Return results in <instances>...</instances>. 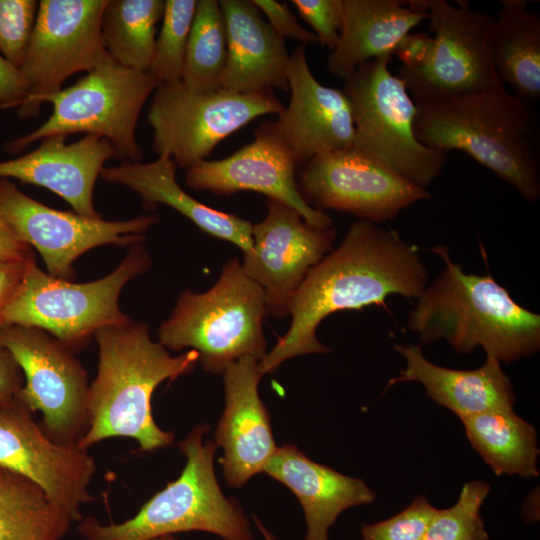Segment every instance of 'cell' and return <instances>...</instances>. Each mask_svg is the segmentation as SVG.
<instances>
[{
	"label": "cell",
	"instance_id": "obj_3",
	"mask_svg": "<svg viewBox=\"0 0 540 540\" xmlns=\"http://www.w3.org/2000/svg\"><path fill=\"white\" fill-rule=\"evenodd\" d=\"M97 374L88 392L89 427L78 442L88 449L112 437L135 439L139 451L171 445L174 433L159 428L152 416L151 399L164 381L193 372L198 353L188 350L172 356L152 340L147 324L130 318L99 329Z\"/></svg>",
	"mask_w": 540,
	"mask_h": 540
},
{
	"label": "cell",
	"instance_id": "obj_29",
	"mask_svg": "<svg viewBox=\"0 0 540 540\" xmlns=\"http://www.w3.org/2000/svg\"><path fill=\"white\" fill-rule=\"evenodd\" d=\"M72 522L38 485L0 468V540H61Z\"/></svg>",
	"mask_w": 540,
	"mask_h": 540
},
{
	"label": "cell",
	"instance_id": "obj_15",
	"mask_svg": "<svg viewBox=\"0 0 540 540\" xmlns=\"http://www.w3.org/2000/svg\"><path fill=\"white\" fill-rule=\"evenodd\" d=\"M0 215L17 236L35 248L47 273L71 281L74 261L86 251L106 244L131 246L143 242L145 232L158 221L154 214L108 221L50 208L0 177Z\"/></svg>",
	"mask_w": 540,
	"mask_h": 540
},
{
	"label": "cell",
	"instance_id": "obj_39",
	"mask_svg": "<svg viewBox=\"0 0 540 540\" xmlns=\"http://www.w3.org/2000/svg\"><path fill=\"white\" fill-rule=\"evenodd\" d=\"M27 96V84L19 68L0 54V108H19Z\"/></svg>",
	"mask_w": 540,
	"mask_h": 540
},
{
	"label": "cell",
	"instance_id": "obj_24",
	"mask_svg": "<svg viewBox=\"0 0 540 540\" xmlns=\"http://www.w3.org/2000/svg\"><path fill=\"white\" fill-rule=\"evenodd\" d=\"M394 349L404 357L406 366L388 381L385 390L400 382H419L430 399L460 419L514 407L512 383L494 358L486 357L484 364L473 370H457L430 362L419 345L397 344Z\"/></svg>",
	"mask_w": 540,
	"mask_h": 540
},
{
	"label": "cell",
	"instance_id": "obj_18",
	"mask_svg": "<svg viewBox=\"0 0 540 540\" xmlns=\"http://www.w3.org/2000/svg\"><path fill=\"white\" fill-rule=\"evenodd\" d=\"M253 140L221 160H204L187 169L185 182L197 191L231 195L254 191L280 201L296 211L312 227H332V219L310 206L297 183V163L276 121H264Z\"/></svg>",
	"mask_w": 540,
	"mask_h": 540
},
{
	"label": "cell",
	"instance_id": "obj_40",
	"mask_svg": "<svg viewBox=\"0 0 540 540\" xmlns=\"http://www.w3.org/2000/svg\"><path fill=\"white\" fill-rule=\"evenodd\" d=\"M24 384V376L12 354L0 346V407L17 399Z\"/></svg>",
	"mask_w": 540,
	"mask_h": 540
},
{
	"label": "cell",
	"instance_id": "obj_1",
	"mask_svg": "<svg viewBox=\"0 0 540 540\" xmlns=\"http://www.w3.org/2000/svg\"><path fill=\"white\" fill-rule=\"evenodd\" d=\"M427 283L428 271L416 245L393 229L354 221L339 246L308 272L293 295L289 329L259 361L261 373H273L293 357L329 352L316 331L330 314L370 305L387 309L389 295L416 299Z\"/></svg>",
	"mask_w": 540,
	"mask_h": 540
},
{
	"label": "cell",
	"instance_id": "obj_16",
	"mask_svg": "<svg viewBox=\"0 0 540 540\" xmlns=\"http://www.w3.org/2000/svg\"><path fill=\"white\" fill-rule=\"evenodd\" d=\"M18 399L0 407V468L38 485L47 497L80 521L93 500L88 486L96 463L88 449L52 440Z\"/></svg>",
	"mask_w": 540,
	"mask_h": 540
},
{
	"label": "cell",
	"instance_id": "obj_35",
	"mask_svg": "<svg viewBox=\"0 0 540 540\" xmlns=\"http://www.w3.org/2000/svg\"><path fill=\"white\" fill-rule=\"evenodd\" d=\"M436 510L425 495H419L396 515L363 525L362 540H422Z\"/></svg>",
	"mask_w": 540,
	"mask_h": 540
},
{
	"label": "cell",
	"instance_id": "obj_14",
	"mask_svg": "<svg viewBox=\"0 0 540 540\" xmlns=\"http://www.w3.org/2000/svg\"><path fill=\"white\" fill-rule=\"evenodd\" d=\"M299 191L313 208L381 223L431 198L377 157L354 146L320 153L300 166Z\"/></svg>",
	"mask_w": 540,
	"mask_h": 540
},
{
	"label": "cell",
	"instance_id": "obj_20",
	"mask_svg": "<svg viewBox=\"0 0 540 540\" xmlns=\"http://www.w3.org/2000/svg\"><path fill=\"white\" fill-rule=\"evenodd\" d=\"M259 360L243 357L223 372L226 405L215 431L224 451L220 464L228 485L242 487L262 472L277 447L269 412L259 397Z\"/></svg>",
	"mask_w": 540,
	"mask_h": 540
},
{
	"label": "cell",
	"instance_id": "obj_5",
	"mask_svg": "<svg viewBox=\"0 0 540 540\" xmlns=\"http://www.w3.org/2000/svg\"><path fill=\"white\" fill-rule=\"evenodd\" d=\"M207 425L195 426L178 443L186 464L180 476L121 523L82 518L77 530L84 540H152L180 532L203 531L223 540H253L251 525L239 503L226 498L215 477L216 444L203 442Z\"/></svg>",
	"mask_w": 540,
	"mask_h": 540
},
{
	"label": "cell",
	"instance_id": "obj_42",
	"mask_svg": "<svg viewBox=\"0 0 540 540\" xmlns=\"http://www.w3.org/2000/svg\"><path fill=\"white\" fill-rule=\"evenodd\" d=\"M31 259L25 261H0V311L16 292L24 276L26 266Z\"/></svg>",
	"mask_w": 540,
	"mask_h": 540
},
{
	"label": "cell",
	"instance_id": "obj_36",
	"mask_svg": "<svg viewBox=\"0 0 540 540\" xmlns=\"http://www.w3.org/2000/svg\"><path fill=\"white\" fill-rule=\"evenodd\" d=\"M300 16L312 27L318 44L332 51L343 23V0H292Z\"/></svg>",
	"mask_w": 540,
	"mask_h": 540
},
{
	"label": "cell",
	"instance_id": "obj_8",
	"mask_svg": "<svg viewBox=\"0 0 540 540\" xmlns=\"http://www.w3.org/2000/svg\"><path fill=\"white\" fill-rule=\"evenodd\" d=\"M158 85L149 72L113 60L103 63L72 86L46 95L42 102L52 104L50 117L34 131L9 142L7 150L19 152L54 135L86 133L107 139L115 157L140 162L143 151L136 141V126Z\"/></svg>",
	"mask_w": 540,
	"mask_h": 540
},
{
	"label": "cell",
	"instance_id": "obj_44",
	"mask_svg": "<svg viewBox=\"0 0 540 540\" xmlns=\"http://www.w3.org/2000/svg\"><path fill=\"white\" fill-rule=\"evenodd\" d=\"M152 540H179V539L174 535H165V536L157 537V538L152 539Z\"/></svg>",
	"mask_w": 540,
	"mask_h": 540
},
{
	"label": "cell",
	"instance_id": "obj_22",
	"mask_svg": "<svg viewBox=\"0 0 540 540\" xmlns=\"http://www.w3.org/2000/svg\"><path fill=\"white\" fill-rule=\"evenodd\" d=\"M227 39V63L221 89L256 93L288 91L289 54L253 0H221Z\"/></svg>",
	"mask_w": 540,
	"mask_h": 540
},
{
	"label": "cell",
	"instance_id": "obj_23",
	"mask_svg": "<svg viewBox=\"0 0 540 540\" xmlns=\"http://www.w3.org/2000/svg\"><path fill=\"white\" fill-rule=\"evenodd\" d=\"M262 472L299 500L307 527L305 540H329V530L343 511L369 505L376 498L362 479L314 462L294 445L277 448Z\"/></svg>",
	"mask_w": 540,
	"mask_h": 540
},
{
	"label": "cell",
	"instance_id": "obj_17",
	"mask_svg": "<svg viewBox=\"0 0 540 540\" xmlns=\"http://www.w3.org/2000/svg\"><path fill=\"white\" fill-rule=\"evenodd\" d=\"M263 220L252 224V249L244 254L242 269L264 291L267 314L289 315L293 295L331 250L335 228L317 229L292 207L267 198Z\"/></svg>",
	"mask_w": 540,
	"mask_h": 540
},
{
	"label": "cell",
	"instance_id": "obj_38",
	"mask_svg": "<svg viewBox=\"0 0 540 540\" xmlns=\"http://www.w3.org/2000/svg\"><path fill=\"white\" fill-rule=\"evenodd\" d=\"M434 47L433 36L426 33H408L394 48L395 55L402 63L401 68L420 69L429 62Z\"/></svg>",
	"mask_w": 540,
	"mask_h": 540
},
{
	"label": "cell",
	"instance_id": "obj_10",
	"mask_svg": "<svg viewBox=\"0 0 540 540\" xmlns=\"http://www.w3.org/2000/svg\"><path fill=\"white\" fill-rule=\"evenodd\" d=\"M283 109L273 91L200 93L180 81L157 86L147 121L155 153L188 169L206 160L218 143L243 126L264 115H280Z\"/></svg>",
	"mask_w": 540,
	"mask_h": 540
},
{
	"label": "cell",
	"instance_id": "obj_21",
	"mask_svg": "<svg viewBox=\"0 0 540 540\" xmlns=\"http://www.w3.org/2000/svg\"><path fill=\"white\" fill-rule=\"evenodd\" d=\"M66 137H46L33 151L0 162V177L44 187L68 202L76 213L101 217L94 208L93 191L105 163L115 157L112 146L97 135H85L70 144Z\"/></svg>",
	"mask_w": 540,
	"mask_h": 540
},
{
	"label": "cell",
	"instance_id": "obj_11",
	"mask_svg": "<svg viewBox=\"0 0 540 540\" xmlns=\"http://www.w3.org/2000/svg\"><path fill=\"white\" fill-rule=\"evenodd\" d=\"M0 346L14 357L24 376L17 395L54 441L78 444L89 427L87 373L74 352L48 332L30 326H0Z\"/></svg>",
	"mask_w": 540,
	"mask_h": 540
},
{
	"label": "cell",
	"instance_id": "obj_25",
	"mask_svg": "<svg viewBox=\"0 0 540 540\" xmlns=\"http://www.w3.org/2000/svg\"><path fill=\"white\" fill-rule=\"evenodd\" d=\"M176 164L168 156H158L152 162L123 161L113 167H104L103 180L123 185L140 198L147 211L158 205L169 206L192 221L205 233L231 242L243 254L252 249V223L235 214L223 212L198 201L177 182Z\"/></svg>",
	"mask_w": 540,
	"mask_h": 540
},
{
	"label": "cell",
	"instance_id": "obj_6",
	"mask_svg": "<svg viewBox=\"0 0 540 540\" xmlns=\"http://www.w3.org/2000/svg\"><path fill=\"white\" fill-rule=\"evenodd\" d=\"M267 315L263 289L241 263L229 259L207 291H183L159 327V341L168 351L189 348L210 373L223 374L243 357L261 360L267 354L263 319Z\"/></svg>",
	"mask_w": 540,
	"mask_h": 540
},
{
	"label": "cell",
	"instance_id": "obj_37",
	"mask_svg": "<svg viewBox=\"0 0 540 540\" xmlns=\"http://www.w3.org/2000/svg\"><path fill=\"white\" fill-rule=\"evenodd\" d=\"M253 2L281 38L296 40L303 46L318 43L313 32L304 29L299 24L286 2L281 3L274 0H253Z\"/></svg>",
	"mask_w": 540,
	"mask_h": 540
},
{
	"label": "cell",
	"instance_id": "obj_9",
	"mask_svg": "<svg viewBox=\"0 0 540 540\" xmlns=\"http://www.w3.org/2000/svg\"><path fill=\"white\" fill-rule=\"evenodd\" d=\"M391 56L369 60L344 80L355 126L354 147L427 190L441 174L447 155L418 141L417 107L405 83L389 68Z\"/></svg>",
	"mask_w": 540,
	"mask_h": 540
},
{
	"label": "cell",
	"instance_id": "obj_43",
	"mask_svg": "<svg viewBox=\"0 0 540 540\" xmlns=\"http://www.w3.org/2000/svg\"><path fill=\"white\" fill-rule=\"evenodd\" d=\"M254 522L258 530L261 532L264 540H276L272 532H270L257 517H254Z\"/></svg>",
	"mask_w": 540,
	"mask_h": 540
},
{
	"label": "cell",
	"instance_id": "obj_32",
	"mask_svg": "<svg viewBox=\"0 0 540 540\" xmlns=\"http://www.w3.org/2000/svg\"><path fill=\"white\" fill-rule=\"evenodd\" d=\"M197 0H166L149 73L159 84L182 79L185 53Z\"/></svg>",
	"mask_w": 540,
	"mask_h": 540
},
{
	"label": "cell",
	"instance_id": "obj_4",
	"mask_svg": "<svg viewBox=\"0 0 540 540\" xmlns=\"http://www.w3.org/2000/svg\"><path fill=\"white\" fill-rule=\"evenodd\" d=\"M432 251L445 267L416 298L407 325L422 343L444 340L463 354L481 346L486 357L504 363L539 350L538 314L516 303L491 275L465 273L446 246Z\"/></svg>",
	"mask_w": 540,
	"mask_h": 540
},
{
	"label": "cell",
	"instance_id": "obj_19",
	"mask_svg": "<svg viewBox=\"0 0 540 540\" xmlns=\"http://www.w3.org/2000/svg\"><path fill=\"white\" fill-rule=\"evenodd\" d=\"M290 101L276 121L298 167L316 155L352 147L355 126L342 90L321 84L308 65L305 46L289 54L286 68Z\"/></svg>",
	"mask_w": 540,
	"mask_h": 540
},
{
	"label": "cell",
	"instance_id": "obj_28",
	"mask_svg": "<svg viewBox=\"0 0 540 540\" xmlns=\"http://www.w3.org/2000/svg\"><path fill=\"white\" fill-rule=\"evenodd\" d=\"M460 420L472 448L495 475L538 477L536 430L513 409L487 411Z\"/></svg>",
	"mask_w": 540,
	"mask_h": 540
},
{
	"label": "cell",
	"instance_id": "obj_7",
	"mask_svg": "<svg viewBox=\"0 0 540 540\" xmlns=\"http://www.w3.org/2000/svg\"><path fill=\"white\" fill-rule=\"evenodd\" d=\"M150 265V255L140 242L129 247L121 263L107 276L73 283L44 272L33 258L13 297L0 311V326L42 329L75 352L99 329L129 319L119 307V296L124 286Z\"/></svg>",
	"mask_w": 540,
	"mask_h": 540
},
{
	"label": "cell",
	"instance_id": "obj_33",
	"mask_svg": "<svg viewBox=\"0 0 540 540\" xmlns=\"http://www.w3.org/2000/svg\"><path fill=\"white\" fill-rule=\"evenodd\" d=\"M489 491L485 481L466 482L453 506L436 510L422 540H489L480 514Z\"/></svg>",
	"mask_w": 540,
	"mask_h": 540
},
{
	"label": "cell",
	"instance_id": "obj_12",
	"mask_svg": "<svg viewBox=\"0 0 540 540\" xmlns=\"http://www.w3.org/2000/svg\"><path fill=\"white\" fill-rule=\"evenodd\" d=\"M424 0L429 29L434 33L432 56L426 66L399 67L415 104L435 101L503 85L491 57L492 14L458 1Z\"/></svg>",
	"mask_w": 540,
	"mask_h": 540
},
{
	"label": "cell",
	"instance_id": "obj_26",
	"mask_svg": "<svg viewBox=\"0 0 540 540\" xmlns=\"http://www.w3.org/2000/svg\"><path fill=\"white\" fill-rule=\"evenodd\" d=\"M427 19V11L412 1L343 0L342 28L328 56V71L345 80L361 64L392 56L398 42Z\"/></svg>",
	"mask_w": 540,
	"mask_h": 540
},
{
	"label": "cell",
	"instance_id": "obj_34",
	"mask_svg": "<svg viewBox=\"0 0 540 540\" xmlns=\"http://www.w3.org/2000/svg\"><path fill=\"white\" fill-rule=\"evenodd\" d=\"M38 7L36 0H0V52L17 68L24 62Z\"/></svg>",
	"mask_w": 540,
	"mask_h": 540
},
{
	"label": "cell",
	"instance_id": "obj_31",
	"mask_svg": "<svg viewBox=\"0 0 540 540\" xmlns=\"http://www.w3.org/2000/svg\"><path fill=\"white\" fill-rule=\"evenodd\" d=\"M226 63V30L219 1L197 0L181 82L194 92L218 91Z\"/></svg>",
	"mask_w": 540,
	"mask_h": 540
},
{
	"label": "cell",
	"instance_id": "obj_30",
	"mask_svg": "<svg viewBox=\"0 0 540 540\" xmlns=\"http://www.w3.org/2000/svg\"><path fill=\"white\" fill-rule=\"evenodd\" d=\"M164 9V0H108L101 18V34L112 60L148 72L154 56L156 25Z\"/></svg>",
	"mask_w": 540,
	"mask_h": 540
},
{
	"label": "cell",
	"instance_id": "obj_2",
	"mask_svg": "<svg viewBox=\"0 0 540 540\" xmlns=\"http://www.w3.org/2000/svg\"><path fill=\"white\" fill-rule=\"evenodd\" d=\"M416 107L420 143L446 154L462 151L525 200L540 198V120L534 104L500 85Z\"/></svg>",
	"mask_w": 540,
	"mask_h": 540
},
{
	"label": "cell",
	"instance_id": "obj_41",
	"mask_svg": "<svg viewBox=\"0 0 540 540\" xmlns=\"http://www.w3.org/2000/svg\"><path fill=\"white\" fill-rule=\"evenodd\" d=\"M33 257L32 248L17 236L0 215V261H25Z\"/></svg>",
	"mask_w": 540,
	"mask_h": 540
},
{
	"label": "cell",
	"instance_id": "obj_13",
	"mask_svg": "<svg viewBox=\"0 0 540 540\" xmlns=\"http://www.w3.org/2000/svg\"><path fill=\"white\" fill-rule=\"evenodd\" d=\"M107 1H39L33 33L19 68L28 88L27 99L17 108L19 117L37 116L42 99L62 89L67 78L112 60L101 34Z\"/></svg>",
	"mask_w": 540,
	"mask_h": 540
},
{
	"label": "cell",
	"instance_id": "obj_27",
	"mask_svg": "<svg viewBox=\"0 0 540 540\" xmlns=\"http://www.w3.org/2000/svg\"><path fill=\"white\" fill-rule=\"evenodd\" d=\"M525 0H502L491 32V57L499 81L517 97L540 99V15Z\"/></svg>",
	"mask_w": 540,
	"mask_h": 540
}]
</instances>
